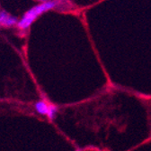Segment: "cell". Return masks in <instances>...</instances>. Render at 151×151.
<instances>
[{
    "mask_svg": "<svg viewBox=\"0 0 151 151\" xmlns=\"http://www.w3.org/2000/svg\"><path fill=\"white\" fill-rule=\"evenodd\" d=\"M57 112H58V107L54 104H50L49 110L47 113V117L50 121H53L57 117Z\"/></svg>",
    "mask_w": 151,
    "mask_h": 151,
    "instance_id": "2",
    "label": "cell"
},
{
    "mask_svg": "<svg viewBox=\"0 0 151 151\" xmlns=\"http://www.w3.org/2000/svg\"><path fill=\"white\" fill-rule=\"evenodd\" d=\"M75 151H81V149H79V148H78V149H76Z\"/></svg>",
    "mask_w": 151,
    "mask_h": 151,
    "instance_id": "3",
    "label": "cell"
},
{
    "mask_svg": "<svg viewBox=\"0 0 151 151\" xmlns=\"http://www.w3.org/2000/svg\"><path fill=\"white\" fill-rule=\"evenodd\" d=\"M49 107H50V104L47 103L46 101H44V100H39L33 105L35 111L38 113V114L42 115V116H47Z\"/></svg>",
    "mask_w": 151,
    "mask_h": 151,
    "instance_id": "1",
    "label": "cell"
}]
</instances>
